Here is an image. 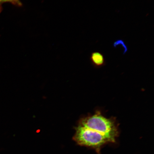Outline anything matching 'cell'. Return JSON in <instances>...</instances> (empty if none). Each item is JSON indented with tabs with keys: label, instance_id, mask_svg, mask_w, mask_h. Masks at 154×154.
I'll return each instance as SVG.
<instances>
[{
	"label": "cell",
	"instance_id": "6da1fadb",
	"mask_svg": "<svg viewBox=\"0 0 154 154\" xmlns=\"http://www.w3.org/2000/svg\"><path fill=\"white\" fill-rule=\"evenodd\" d=\"M79 125L93 130L103 135L111 143H114L119 134L114 120L104 117L100 112L82 119Z\"/></svg>",
	"mask_w": 154,
	"mask_h": 154
},
{
	"label": "cell",
	"instance_id": "7a4b0ae2",
	"mask_svg": "<svg viewBox=\"0 0 154 154\" xmlns=\"http://www.w3.org/2000/svg\"><path fill=\"white\" fill-rule=\"evenodd\" d=\"M73 139L79 145L92 148L97 153L100 152L103 146L111 143L100 133L79 125L76 128Z\"/></svg>",
	"mask_w": 154,
	"mask_h": 154
},
{
	"label": "cell",
	"instance_id": "277c9868",
	"mask_svg": "<svg viewBox=\"0 0 154 154\" xmlns=\"http://www.w3.org/2000/svg\"><path fill=\"white\" fill-rule=\"evenodd\" d=\"M9 2L13 5L20 7L22 5V3L20 0H2V3Z\"/></svg>",
	"mask_w": 154,
	"mask_h": 154
},
{
	"label": "cell",
	"instance_id": "3957f363",
	"mask_svg": "<svg viewBox=\"0 0 154 154\" xmlns=\"http://www.w3.org/2000/svg\"><path fill=\"white\" fill-rule=\"evenodd\" d=\"M90 60L92 64L96 66H103L105 63V59L103 55L98 51L93 52L91 54Z\"/></svg>",
	"mask_w": 154,
	"mask_h": 154
},
{
	"label": "cell",
	"instance_id": "5b68a950",
	"mask_svg": "<svg viewBox=\"0 0 154 154\" xmlns=\"http://www.w3.org/2000/svg\"><path fill=\"white\" fill-rule=\"evenodd\" d=\"M2 3V0H0V4Z\"/></svg>",
	"mask_w": 154,
	"mask_h": 154
}]
</instances>
